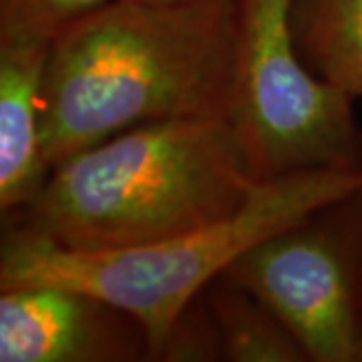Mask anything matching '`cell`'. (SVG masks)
Wrapping results in <instances>:
<instances>
[{
  "label": "cell",
  "mask_w": 362,
  "mask_h": 362,
  "mask_svg": "<svg viewBox=\"0 0 362 362\" xmlns=\"http://www.w3.org/2000/svg\"><path fill=\"white\" fill-rule=\"evenodd\" d=\"M238 0H113L52 40L42 81L51 168L133 127L228 119Z\"/></svg>",
  "instance_id": "cell-1"
},
{
  "label": "cell",
  "mask_w": 362,
  "mask_h": 362,
  "mask_svg": "<svg viewBox=\"0 0 362 362\" xmlns=\"http://www.w3.org/2000/svg\"><path fill=\"white\" fill-rule=\"evenodd\" d=\"M256 183L228 119L157 121L54 165L2 228L71 252L149 246L238 211Z\"/></svg>",
  "instance_id": "cell-2"
},
{
  "label": "cell",
  "mask_w": 362,
  "mask_h": 362,
  "mask_svg": "<svg viewBox=\"0 0 362 362\" xmlns=\"http://www.w3.org/2000/svg\"><path fill=\"white\" fill-rule=\"evenodd\" d=\"M356 189H362V169L258 181L246 204L221 220L157 244L111 252H71L18 228H2L0 288L51 282L90 290L141 318L157 349L173 318L244 252L316 206Z\"/></svg>",
  "instance_id": "cell-3"
},
{
  "label": "cell",
  "mask_w": 362,
  "mask_h": 362,
  "mask_svg": "<svg viewBox=\"0 0 362 362\" xmlns=\"http://www.w3.org/2000/svg\"><path fill=\"white\" fill-rule=\"evenodd\" d=\"M292 0H238L230 123L256 181L362 169L354 99L312 73L292 35Z\"/></svg>",
  "instance_id": "cell-4"
},
{
  "label": "cell",
  "mask_w": 362,
  "mask_h": 362,
  "mask_svg": "<svg viewBox=\"0 0 362 362\" xmlns=\"http://www.w3.org/2000/svg\"><path fill=\"white\" fill-rule=\"evenodd\" d=\"M226 274L280 316L308 362H362V189L266 235Z\"/></svg>",
  "instance_id": "cell-5"
},
{
  "label": "cell",
  "mask_w": 362,
  "mask_h": 362,
  "mask_svg": "<svg viewBox=\"0 0 362 362\" xmlns=\"http://www.w3.org/2000/svg\"><path fill=\"white\" fill-rule=\"evenodd\" d=\"M0 362H156L133 312L77 286L0 288Z\"/></svg>",
  "instance_id": "cell-6"
},
{
  "label": "cell",
  "mask_w": 362,
  "mask_h": 362,
  "mask_svg": "<svg viewBox=\"0 0 362 362\" xmlns=\"http://www.w3.org/2000/svg\"><path fill=\"white\" fill-rule=\"evenodd\" d=\"M52 40L0 35V218L13 220L51 175L40 95Z\"/></svg>",
  "instance_id": "cell-7"
},
{
  "label": "cell",
  "mask_w": 362,
  "mask_h": 362,
  "mask_svg": "<svg viewBox=\"0 0 362 362\" xmlns=\"http://www.w3.org/2000/svg\"><path fill=\"white\" fill-rule=\"evenodd\" d=\"M290 23L312 73L362 99V0H292Z\"/></svg>",
  "instance_id": "cell-8"
},
{
  "label": "cell",
  "mask_w": 362,
  "mask_h": 362,
  "mask_svg": "<svg viewBox=\"0 0 362 362\" xmlns=\"http://www.w3.org/2000/svg\"><path fill=\"white\" fill-rule=\"evenodd\" d=\"M202 296L218 326L223 362H308L280 316L226 272Z\"/></svg>",
  "instance_id": "cell-9"
},
{
  "label": "cell",
  "mask_w": 362,
  "mask_h": 362,
  "mask_svg": "<svg viewBox=\"0 0 362 362\" xmlns=\"http://www.w3.org/2000/svg\"><path fill=\"white\" fill-rule=\"evenodd\" d=\"M113 0H0V35L54 40Z\"/></svg>",
  "instance_id": "cell-10"
},
{
  "label": "cell",
  "mask_w": 362,
  "mask_h": 362,
  "mask_svg": "<svg viewBox=\"0 0 362 362\" xmlns=\"http://www.w3.org/2000/svg\"><path fill=\"white\" fill-rule=\"evenodd\" d=\"M156 362H223L218 326L204 296H195L169 324Z\"/></svg>",
  "instance_id": "cell-11"
},
{
  "label": "cell",
  "mask_w": 362,
  "mask_h": 362,
  "mask_svg": "<svg viewBox=\"0 0 362 362\" xmlns=\"http://www.w3.org/2000/svg\"><path fill=\"white\" fill-rule=\"evenodd\" d=\"M141 2H153V4H171V2H187V0H141Z\"/></svg>",
  "instance_id": "cell-12"
}]
</instances>
